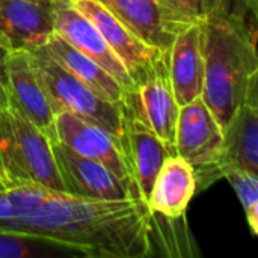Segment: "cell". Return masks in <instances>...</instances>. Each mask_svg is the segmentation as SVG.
<instances>
[{
    "label": "cell",
    "instance_id": "cell-1",
    "mask_svg": "<svg viewBox=\"0 0 258 258\" xmlns=\"http://www.w3.org/2000/svg\"><path fill=\"white\" fill-rule=\"evenodd\" d=\"M153 216L139 197L92 200L50 192L36 212L0 231L47 237L82 249L88 258H142L153 254Z\"/></svg>",
    "mask_w": 258,
    "mask_h": 258
},
{
    "label": "cell",
    "instance_id": "cell-2",
    "mask_svg": "<svg viewBox=\"0 0 258 258\" xmlns=\"http://www.w3.org/2000/svg\"><path fill=\"white\" fill-rule=\"evenodd\" d=\"M198 26L204 60L201 98L225 130L258 74L257 2L224 0Z\"/></svg>",
    "mask_w": 258,
    "mask_h": 258
},
{
    "label": "cell",
    "instance_id": "cell-3",
    "mask_svg": "<svg viewBox=\"0 0 258 258\" xmlns=\"http://www.w3.org/2000/svg\"><path fill=\"white\" fill-rule=\"evenodd\" d=\"M29 56L50 100L54 115L59 112H68L86 121L95 122L112 133L124 150L121 107L107 101L77 77H74L70 71H67L50 56L44 45L29 51Z\"/></svg>",
    "mask_w": 258,
    "mask_h": 258
},
{
    "label": "cell",
    "instance_id": "cell-4",
    "mask_svg": "<svg viewBox=\"0 0 258 258\" xmlns=\"http://www.w3.org/2000/svg\"><path fill=\"white\" fill-rule=\"evenodd\" d=\"M3 177L6 184L29 183L63 192L51 141L26 118L14 101L9 109V141L3 159Z\"/></svg>",
    "mask_w": 258,
    "mask_h": 258
},
{
    "label": "cell",
    "instance_id": "cell-5",
    "mask_svg": "<svg viewBox=\"0 0 258 258\" xmlns=\"http://www.w3.org/2000/svg\"><path fill=\"white\" fill-rule=\"evenodd\" d=\"M174 150L194 168L197 190L222 178L224 130L201 97L180 107Z\"/></svg>",
    "mask_w": 258,
    "mask_h": 258
},
{
    "label": "cell",
    "instance_id": "cell-6",
    "mask_svg": "<svg viewBox=\"0 0 258 258\" xmlns=\"http://www.w3.org/2000/svg\"><path fill=\"white\" fill-rule=\"evenodd\" d=\"M51 150L65 194L92 200L139 197L136 187L121 181L100 162L73 151L59 141L51 142Z\"/></svg>",
    "mask_w": 258,
    "mask_h": 258
},
{
    "label": "cell",
    "instance_id": "cell-7",
    "mask_svg": "<svg viewBox=\"0 0 258 258\" xmlns=\"http://www.w3.org/2000/svg\"><path fill=\"white\" fill-rule=\"evenodd\" d=\"M54 128L60 144L85 157L100 162L121 181L136 187L122 145L112 133L95 122L68 112L56 113Z\"/></svg>",
    "mask_w": 258,
    "mask_h": 258
},
{
    "label": "cell",
    "instance_id": "cell-8",
    "mask_svg": "<svg viewBox=\"0 0 258 258\" xmlns=\"http://www.w3.org/2000/svg\"><path fill=\"white\" fill-rule=\"evenodd\" d=\"M71 5L89 18L100 30L112 51L127 70L133 86L144 82L154 70L157 60L165 51L156 50L138 36H135L125 26H122L103 5L97 0H70Z\"/></svg>",
    "mask_w": 258,
    "mask_h": 258
},
{
    "label": "cell",
    "instance_id": "cell-9",
    "mask_svg": "<svg viewBox=\"0 0 258 258\" xmlns=\"http://www.w3.org/2000/svg\"><path fill=\"white\" fill-rule=\"evenodd\" d=\"M124 153L141 200L147 204L156 175L166 157L174 156V148L168 147L141 118L135 107L124 100Z\"/></svg>",
    "mask_w": 258,
    "mask_h": 258
},
{
    "label": "cell",
    "instance_id": "cell-10",
    "mask_svg": "<svg viewBox=\"0 0 258 258\" xmlns=\"http://www.w3.org/2000/svg\"><path fill=\"white\" fill-rule=\"evenodd\" d=\"M168 57L169 51H165L151 74L133 89L127 91L124 100L135 107L141 118L168 147L174 148L180 106L172 92Z\"/></svg>",
    "mask_w": 258,
    "mask_h": 258
},
{
    "label": "cell",
    "instance_id": "cell-11",
    "mask_svg": "<svg viewBox=\"0 0 258 258\" xmlns=\"http://www.w3.org/2000/svg\"><path fill=\"white\" fill-rule=\"evenodd\" d=\"M57 0H0V44L9 51H32L54 33Z\"/></svg>",
    "mask_w": 258,
    "mask_h": 258
},
{
    "label": "cell",
    "instance_id": "cell-12",
    "mask_svg": "<svg viewBox=\"0 0 258 258\" xmlns=\"http://www.w3.org/2000/svg\"><path fill=\"white\" fill-rule=\"evenodd\" d=\"M54 33L91 57L125 91L135 88L127 70L112 51L100 30L89 18L77 11L70 0H57L54 5Z\"/></svg>",
    "mask_w": 258,
    "mask_h": 258
},
{
    "label": "cell",
    "instance_id": "cell-13",
    "mask_svg": "<svg viewBox=\"0 0 258 258\" xmlns=\"http://www.w3.org/2000/svg\"><path fill=\"white\" fill-rule=\"evenodd\" d=\"M8 79L12 101L51 142H57L54 112L44 86L32 65L29 51L15 50L8 54Z\"/></svg>",
    "mask_w": 258,
    "mask_h": 258
},
{
    "label": "cell",
    "instance_id": "cell-14",
    "mask_svg": "<svg viewBox=\"0 0 258 258\" xmlns=\"http://www.w3.org/2000/svg\"><path fill=\"white\" fill-rule=\"evenodd\" d=\"M222 166L258 175V74L249 80L245 101L224 130Z\"/></svg>",
    "mask_w": 258,
    "mask_h": 258
},
{
    "label": "cell",
    "instance_id": "cell-15",
    "mask_svg": "<svg viewBox=\"0 0 258 258\" xmlns=\"http://www.w3.org/2000/svg\"><path fill=\"white\" fill-rule=\"evenodd\" d=\"M168 70L172 92L180 107L201 97L204 88V60L198 24H192L175 33L169 48Z\"/></svg>",
    "mask_w": 258,
    "mask_h": 258
},
{
    "label": "cell",
    "instance_id": "cell-16",
    "mask_svg": "<svg viewBox=\"0 0 258 258\" xmlns=\"http://www.w3.org/2000/svg\"><path fill=\"white\" fill-rule=\"evenodd\" d=\"M197 194V177L194 168L180 156L174 154L162 163L147 207L151 215L166 219L183 218L190 200Z\"/></svg>",
    "mask_w": 258,
    "mask_h": 258
},
{
    "label": "cell",
    "instance_id": "cell-17",
    "mask_svg": "<svg viewBox=\"0 0 258 258\" xmlns=\"http://www.w3.org/2000/svg\"><path fill=\"white\" fill-rule=\"evenodd\" d=\"M147 45L169 51L175 33L163 24L156 0H97Z\"/></svg>",
    "mask_w": 258,
    "mask_h": 258
},
{
    "label": "cell",
    "instance_id": "cell-18",
    "mask_svg": "<svg viewBox=\"0 0 258 258\" xmlns=\"http://www.w3.org/2000/svg\"><path fill=\"white\" fill-rule=\"evenodd\" d=\"M44 47L57 63H60L67 71H70L92 91L118 107L122 106L127 91L91 57L68 44L57 33H53Z\"/></svg>",
    "mask_w": 258,
    "mask_h": 258
},
{
    "label": "cell",
    "instance_id": "cell-19",
    "mask_svg": "<svg viewBox=\"0 0 258 258\" xmlns=\"http://www.w3.org/2000/svg\"><path fill=\"white\" fill-rule=\"evenodd\" d=\"M0 258H88L86 252L47 237L0 231Z\"/></svg>",
    "mask_w": 258,
    "mask_h": 258
},
{
    "label": "cell",
    "instance_id": "cell-20",
    "mask_svg": "<svg viewBox=\"0 0 258 258\" xmlns=\"http://www.w3.org/2000/svg\"><path fill=\"white\" fill-rule=\"evenodd\" d=\"M50 192L54 190L29 183L3 186L0 189V227L36 212Z\"/></svg>",
    "mask_w": 258,
    "mask_h": 258
},
{
    "label": "cell",
    "instance_id": "cell-21",
    "mask_svg": "<svg viewBox=\"0 0 258 258\" xmlns=\"http://www.w3.org/2000/svg\"><path fill=\"white\" fill-rule=\"evenodd\" d=\"M224 0H156L163 24L172 33L198 24L209 14L216 11Z\"/></svg>",
    "mask_w": 258,
    "mask_h": 258
},
{
    "label": "cell",
    "instance_id": "cell-22",
    "mask_svg": "<svg viewBox=\"0 0 258 258\" xmlns=\"http://www.w3.org/2000/svg\"><path fill=\"white\" fill-rule=\"evenodd\" d=\"M222 177L230 181L233 186L240 204L243 206L246 222L251 228L252 236L258 234V175L248 171L234 168V166H222Z\"/></svg>",
    "mask_w": 258,
    "mask_h": 258
},
{
    "label": "cell",
    "instance_id": "cell-23",
    "mask_svg": "<svg viewBox=\"0 0 258 258\" xmlns=\"http://www.w3.org/2000/svg\"><path fill=\"white\" fill-rule=\"evenodd\" d=\"M8 54L9 50L0 44V166L3 172V159L9 141V109H11V91L8 79ZM5 178V177H3Z\"/></svg>",
    "mask_w": 258,
    "mask_h": 258
},
{
    "label": "cell",
    "instance_id": "cell-24",
    "mask_svg": "<svg viewBox=\"0 0 258 258\" xmlns=\"http://www.w3.org/2000/svg\"><path fill=\"white\" fill-rule=\"evenodd\" d=\"M3 186H8V184H6V181H5V180H3V177H2V175H0V189H2V187H3Z\"/></svg>",
    "mask_w": 258,
    "mask_h": 258
},
{
    "label": "cell",
    "instance_id": "cell-25",
    "mask_svg": "<svg viewBox=\"0 0 258 258\" xmlns=\"http://www.w3.org/2000/svg\"><path fill=\"white\" fill-rule=\"evenodd\" d=\"M0 175L3 177V172H2V166H0ZM3 180H5V178H3Z\"/></svg>",
    "mask_w": 258,
    "mask_h": 258
},
{
    "label": "cell",
    "instance_id": "cell-26",
    "mask_svg": "<svg viewBox=\"0 0 258 258\" xmlns=\"http://www.w3.org/2000/svg\"><path fill=\"white\" fill-rule=\"evenodd\" d=\"M255 2H258V0H255Z\"/></svg>",
    "mask_w": 258,
    "mask_h": 258
}]
</instances>
